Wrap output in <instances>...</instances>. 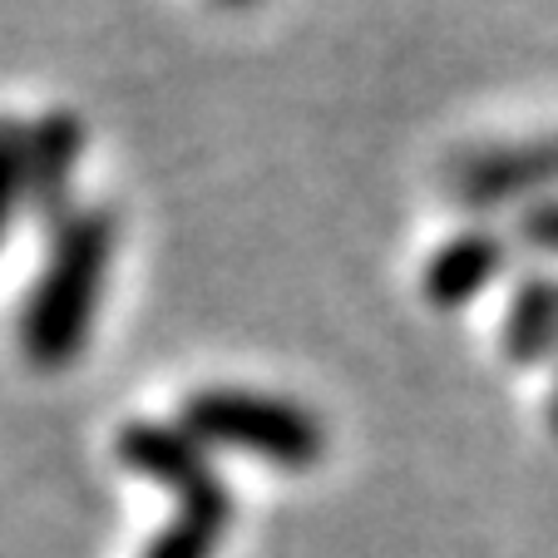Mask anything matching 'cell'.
I'll return each mask as SVG.
<instances>
[{
    "mask_svg": "<svg viewBox=\"0 0 558 558\" xmlns=\"http://www.w3.org/2000/svg\"><path fill=\"white\" fill-rule=\"evenodd\" d=\"M519 238H524L529 247L558 253V198H544V203L519 213Z\"/></svg>",
    "mask_w": 558,
    "mask_h": 558,
    "instance_id": "obj_9",
    "label": "cell"
},
{
    "mask_svg": "<svg viewBox=\"0 0 558 558\" xmlns=\"http://www.w3.org/2000/svg\"><path fill=\"white\" fill-rule=\"evenodd\" d=\"M80 158H85V119L74 109H45L25 124V208L50 232L80 213L74 208Z\"/></svg>",
    "mask_w": 558,
    "mask_h": 558,
    "instance_id": "obj_5",
    "label": "cell"
},
{
    "mask_svg": "<svg viewBox=\"0 0 558 558\" xmlns=\"http://www.w3.org/2000/svg\"><path fill=\"white\" fill-rule=\"evenodd\" d=\"M499 351L514 366H534L558 351V277H529L514 292L499 322Z\"/></svg>",
    "mask_w": 558,
    "mask_h": 558,
    "instance_id": "obj_7",
    "label": "cell"
},
{
    "mask_svg": "<svg viewBox=\"0 0 558 558\" xmlns=\"http://www.w3.org/2000/svg\"><path fill=\"white\" fill-rule=\"evenodd\" d=\"M21 208H25V124L0 114V247L11 238V222Z\"/></svg>",
    "mask_w": 558,
    "mask_h": 558,
    "instance_id": "obj_8",
    "label": "cell"
},
{
    "mask_svg": "<svg viewBox=\"0 0 558 558\" xmlns=\"http://www.w3.org/2000/svg\"><path fill=\"white\" fill-rule=\"evenodd\" d=\"M499 267H505V238L489 228H464L445 247H435L421 272V292L435 312H460L495 282Z\"/></svg>",
    "mask_w": 558,
    "mask_h": 558,
    "instance_id": "obj_6",
    "label": "cell"
},
{
    "mask_svg": "<svg viewBox=\"0 0 558 558\" xmlns=\"http://www.w3.org/2000/svg\"><path fill=\"white\" fill-rule=\"evenodd\" d=\"M114 238L119 232L109 208H80L50 232L45 267L15 316L21 356L35 371H64L80 361L89 331H95L109 263H114Z\"/></svg>",
    "mask_w": 558,
    "mask_h": 558,
    "instance_id": "obj_1",
    "label": "cell"
},
{
    "mask_svg": "<svg viewBox=\"0 0 558 558\" xmlns=\"http://www.w3.org/2000/svg\"><path fill=\"white\" fill-rule=\"evenodd\" d=\"M218 5H253V0H218Z\"/></svg>",
    "mask_w": 558,
    "mask_h": 558,
    "instance_id": "obj_10",
    "label": "cell"
},
{
    "mask_svg": "<svg viewBox=\"0 0 558 558\" xmlns=\"http://www.w3.org/2000/svg\"><path fill=\"white\" fill-rule=\"evenodd\" d=\"M114 454L129 474H144L179 499L169 529L144 548V558H213L232 524V495L208 464V450L183 425L129 421L114 435Z\"/></svg>",
    "mask_w": 558,
    "mask_h": 558,
    "instance_id": "obj_2",
    "label": "cell"
},
{
    "mask_svg": "<svg viewBox=\"0 0 558 558\" xmlns=\"http://www.w3.org/2000/svg\"><path fill=\"white\" fill-rule=\"evenodd\" d=\"M179 425L208 450H243L277 470H312L327 450V430L316 411L272 396V390H243V386H203L183 401Z\"/></svg>",
    "mask_w": 558,
    "mask_h": 558,
    "instance_id": "obj_3",
    "label": "cell"
},
{
    "mask_svg": "<svg viewBox=\"0 0 558 558\" xmlns=\"http://www.w3.org/2000/svg\"><path fill=\"white\" fill-rule=\"evenodd\" d=\"M548 189H558V134L474 148L450 169V198L464 208H499Z\"/></svg>",
    "mask_w": 558,
    "mask_h": 558,
    "instance_id": "obj_4",
    "label": "cell"
}]
</instances>
